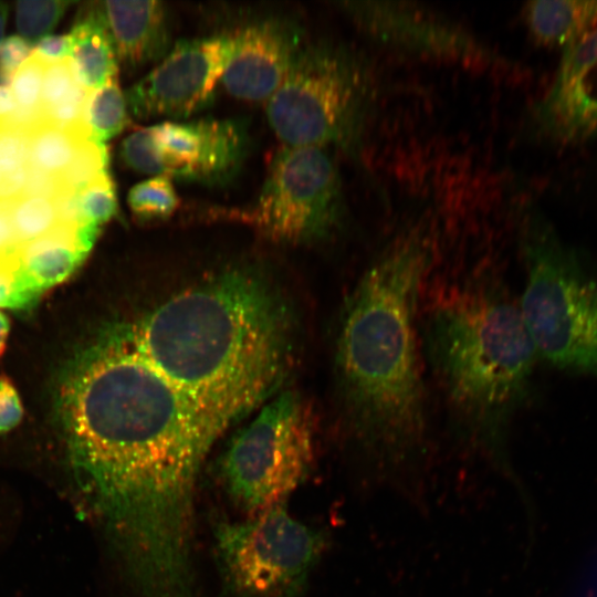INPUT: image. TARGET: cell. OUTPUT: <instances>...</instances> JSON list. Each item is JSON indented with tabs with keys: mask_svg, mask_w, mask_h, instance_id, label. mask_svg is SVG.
<instances>
[{
	"mask_svg": "<svg viewBox=\"0 0 597 597\" xmlns=\"http://www.w3.org/2000/svg\"><path fill=\"white\" fill-rule=\"evenodd\" d=\"M84 139L87 138L42 122L30 132L29 166L60 177Z\"/></svg>",
	"mask_w": 597,
	"mask_h": 597,
	"instance_id": "cell-20",
	"label": "cell"
},
{
	"mask_svg": "<svg viewBox=\"0 0 597 597\" xmlns=\"http://www.w3.org/2000/svg\"><path fill=\"white\" fill-rule=\"evenodd\" d=\"M30 302L18 283L17 273L0 266V307L22 308Z\"/></svg>",
	"mask_w": 597,
	"mask_h": 597,
	"instance_id": "cell-34",
	"label": "cell"
},
{
	"mask_svg": "<svg viewBox=\"0 0 597 597\" xmlns=\"http://www.w3.org/2000/svg\"><path fill=\"white\" fill-rule=\"evenodd\" d=\"M33 46L20 35H11L0 44V84H11L20 65L30 56Z\"/></svg>",
	"mask_w": 597,
	"mask_h": 597,
	"instance_id": "cell-30",
	"label": "cell"
},
{
	"mask_svg": "<svg viewBox=\"0 0 597 597\" xmlns=\"http://www.w3.org/2000/svg\"><path fill=\"white\" fill-rule=\"evenodd\" d=\"M55 407L75 489L138 597H195V490L222 434L121 323L64 365Z\"/></svg>",
	"mask_w": 597,
	"mask_h": 597,
	"instance_id": "cell-1",
	"label": "cell"
},
{
	"mask_svg": "<svg viewBox=\"0 0 597 597\" xmlns=\"http://www.w3.org/2000/svg\"><path fill=\"white\" fill-rule=\"evenodd\" d=\"M59 176L29 166L21 197L53 199L61 190Z\"/></svg>",
	"mask_w": 597,
	"mask_h": 597,
	"instance_id": "cell-32",
	"label": "cell"
},
{
	"mask_svg": "<svg viewBox=\"0 0 597 597\" xmlns=\"http://www.w3.org/2000/svg\"><path fill=\"white\" fill-rule=\"evenodd\" d=\"M421 318V352L462 436L511 475L509 429L537 358L520 306L494 285L469 282L444 290Z\"/></svg>",
	"mask_w": 597,
	"mask_h": 597,
	"instance_id": "cell-4",
	"label": "cell"
},
{
	"mask_svg": "<svg viewBox=\"0 0 597 597\" xmlns=\"http://www.w3.org/2000/svg\"><path fill=\"white\" fill-rule=\"evenodd\" d=\"M46 65L41 57L31 53L17 70L10 84L17 109L42 115L40 101Z\"/></svg>",
	"mask_w": 597,
	"mask_h": 597,
	"instance_id": "cell-26",
	"label": "cell"
},
{
	"mask_svg": "<svg viewBox=\"0 0 597 597\" xmlns=\"http://www.w3.org/2000/svg\"><path fill=\"white\" fill-rule=\"evenodd\" d=\"M70 50L71 41L69 34L49 35L33 46L32 53L49 64L69 57Z\"/></svg>",
	"mask_w": 597,
	"mask_h": 597,
	"instance_id": "cell-35",
	"label": "cell"
},
{
	"mask_svg": "<svg viewBox=\"0 0 597 597\" xmlns=\"http://www.w3.org/2000/svg\"><path fill=\"white\" fill-rule=\"evenodd\" d=\"M84 121L90 138L102 144L125 129L129 123V113L117 76L88 91Z\"/></svg>",
	"mask_w": 597,
	"mask_h": 597,
	"instance_id": "cell-19",
	"label": "cell"
},
{
	"mask_svg": "<svg viewBox=\"0 0 597 597\" xmlns=\"http://www.w3.org/2000/svg\"><path fill=\"white\" fill-rule=\"evenodd\" d=\"M108 161L106 144L94 142L91 138L82 140L77 145L71 163L60 175L62 187L80 192L108 171Z\"/></svg>",
	"mask_w": 597,
	"mask_h": 597,
	"instance_id": "cell-24",
	"label": "cell"
},
{
	"mask_svg": "<svg viewBox=\"0 0 597 597\" xmlns=\"http://www.w3.org/2000/svg\"><path fill=\"white\" fill-rule=\"evenodd\" d=\"M81 217L84 223L101 227L117 211L115 186L108 171L78 192Z\"/></svg>",
	"mask_w": 597,
	"mask_h": 597,
	"instance_id": "cell-25",
	"label": "cell"
},
{
	"mask_svg": "<svg viewBox=\"0 0 597 597\" xmlns=\"http://www.w3.org/2000/svg\"><path fill=\"white\" fill-rule=\"evenodd\" d=\"M232 49L221 82L233 97L266 102L282 84L303 43L290 19L265 18L231 32Z\"/></svg>",
	"mask_w": 597,
	"mask_h": 597,
	"instance_id": "cell-14",
	"label": "cell"
},
{
	"mask_svg": "<svg viewBox=\"0 0 597 597\" xmlns=\"http://www.w3.org/2000/svg\"><path fill=\"white\" fill-rule=\"evenodd\" d=\"M346 201L339 169L327 148L281 146L270 160L245 219L262 235L290 244L315 243L339 230Z\"/></svg>",
	"mask_w": 597,
	"mask_h": 597,
	"instance_id": "cell-9",
	"label": "cell"
},
{
	"mask_svg": "<svg viewBox=\"0 0 597 597\" xmlns=\"http://www.w3.org/2000/svg\"><path fill=\"white\" fill-rule=\"evenodd\" d=\"M77 82L70 57L49 63L45 67L40 108L43 114L61 102Z\"/></svg>",
	"mask_w": 597,
	"mask_h": 597,
	"instance_id": "cell-27",
	"label": "cell"
},
{
	"mask_svg": "<svg viewBox=\"0 0 597 597\" xmlns=\"http://www.w3.org/2000/svg\"><path fill=\"white\" fill-rule=\"evenodd\" d=\"M214 547L226 597H298L326 548L324 533L282 504L221 522Z\"/></svg>",
	"mask_w": 597,
	"mask_h": 597,
	"instance_id": "cell-8",
	"label": "cell"
},
{
	"mask_svg": "<svg viewBox=\"0 0 597 597\" xmlns=\"http://www.w3.org/2000/svg\"><path fill=\"white\" fill-rule=\"evenodd\" d=\"M28 167L0 165V200H15L21 197Z\"/></svg>",
	"mask_w": 597,
	"mask_h": 597,
	"instance_id": "cell-36",
	"label": "cell"
},
{
	"mask_svg": "<svg viewBox=\"0 0 597 597\" xmlns=\"http://www.w3.org/2000/svg\"><path fill=\"white\" fill-rule=\"evenodd\" d=\"M13 201L0 200V266L17 273L20 244L12 223Z\"/></svg>",
	"mask_w": 597,
	"mask_h": 597,
	"instance_id": "cell-29",
	"label": "cell"
},
{
	"mask_svg": "<svg viewBox=\"0 0 597 597\" xmlns=\"http://www.w3.org/2000/svg\"><path fill=\"white\" fill-rule=\"evenodd\" d=\"M23 417L19 395L6 377H0V433L12 430Z\"/></svg>",
	"mask_w": 597,
	"mask_h": 597,
	"instance_id": "cell-31",
	"label": "cell"
},
{
	"mask_svg": "<svg viewBox=\"0 0 597 597\" xmlns=\"http://www.w3.org/2000/svg\"><path fill=\"white\" fill-rule=\"evenodd\" d=\"M8 15V3L0 2V44L2 43Z\"/></svg>",
	"mask_w": 597,
	"mask_h": 597,
	"instance_id": "cell-39",
	"label": "cell"
},
{
	"mask_svg": "<svg viewBox=\"0 0 597 597\" xmlns=\"http://www.w3.org/2000/svg\"><path fill=\"white\" fill-rule=\"evenodd\" d=\"M179 203L172 180L164 176H150L135 184L127 193L130 211L142 221L168 219Z\"/></svg>",
	"mask_w": 597,
	"mask_h": 597,
	"instance_id": "cell-21",
	"label": "cell"
},
{
	"mask_svg": "<svg viewBox=\"0 0 597 597\" xmlns=\"http://www.w3.org/2000/svg\"><path fill=\"white\" fill-rule=\"evenodd\" d=\"M15 109V102L9 85L0 84V119L10 116Z\"/></svg>",
	"mask_w": 597,
	"mask_h": 597,
	"instance_id": "cell-37",
	"label": "cell"
},
{
	"mask_svg": "<svg viewBox=\"0 0 597 597\" xmlns=\"http://www.w3.org/2000/svg\"><path fill=\"white\" fill-rule=\"evenodd\" d=\"M121 324L221 433L273 397L292 363V313L264 275L245 268L188 285Z\"/></svg>",
	"mask_w": 597,
	"mask_h": 597,
	"instance_id": "cell-2",
	"label": "cell"
},
{
	"mask_svg": "<svg viewBox=\"0 0 597 597\" xmlns=\"http://www.w3.org/2000/svg\"><path fill=\"white\" fill-rule=\"evenodd\" d=\"M523 19L536 42L563 50L597 24V1H530L523 8Z\"/></svg>",
	"mask_w": 597,
	"mask_h": 597,
	"instance_id": "cell-18",
	"label": "cell"
},
{
	"mask_svg": "<svg viewBox=\"0 0 597 597\" xmlns=\"http://www.w3.org/2000/svg\"><path fill=\"white\" fill-rule=\"evenodd\" d=\"M232 49L231 32L180 40L126 92L129 115L138 121H186L214 97Z\"/></svg>",
	"mask_w": 597,
	"mask_h": 597,
	"instance_id": "cell-12",
	"label": "cell"
},
{
	"mask_svg": "<svg viewBox=\"0 0 597 597\" xmlns=\"http://www.w3.org/2000/svg\"><path fill=\"white\" fill-rule=\"evenodd\" d=\"M9 331H10L9 320L2 312H0V356L3 354L6 349Z\"/></svg>",
	"mask_w": 597,
	"mask_h": 597,
	"instance_id": "cell-38",
	"label": "cell"
},
{
	"mask_svg": "<svg viewBox=\"0 0 597 597\" xmlns=\"http://www.w3.org/2000/svg\"><path fill=\"white\" fill-rule=\"evenodd\" d=\"M534 121L541 133L563 144L597 137V24L563 49Z\"/></svg>",
	"mask_w": 597,
	"mask_h": 597,
	"instance_id": "cell-13",
	"label": "cell"
},
{
	"mask_svg": "<svg viewBox=\"0 0 597 597\" xmlns=\"http://www.w3.org/2000/svg\"><path fill=\"white\" fill-rule=\"evenodd\" d=\"M434 259L428 228L399 233L371 261L343 302L334 371L354 450L394 473L423 451L427 434L418 312Z\"/></svg>",
	"mask_w": 597,
	"mask_h": 597,
	"instance_id": "cell-3",
	"label": "cell"
},
{
	"mask_svg": "<svg viewBox=\"0 0 597 597\" xmlns=\"http://www.w3.org/2000/svg\"><path fill=\"white\" fill-rule=\"evenodd\" d=\"M77 229L59 224L44 237L20 248L18 283L34 301L43 291L65 281L85 259Z\"/></svg>",
	"mask_w": 597,
	"mask_h": 597,
	"instance_id": "cell-16",
	"label": "cell"
},
{
	"mask_svg": "<svg viewBox=\"0 0 597 597\" xmlns=\"http://www.w3.org/2000/svg\"><path fill=\"white\" fill-rule=\"evenodd\" d=\"M70 4L63 0L15 2V24L20 36L34 46L49 36Z\"/></svg>",
	"mask_w": 597,
	"mask_h": 597,
	"instance_id": "cell-23",
	"label": "cell"
},
{
	"mask_svg": "<svg viewBox=\"0 0 597 597\" xmlns=\"http://www.w3.org/2000/svg\"><path fill=\"white\" fill-rule=\"evenodd\" d=\"M69 36V57L77 81L87 91L117 76L118 57L97 2L78 10Z\"/></svg>",
	"mask_w": 597,
	"mask_h": 597,
	"instance_id": "cell-17",
	"label": "cell"
},
{
	"mask_svg": "<svg viewBox=\"0 0 597 597\" xmlns=\"http://www.w3.org/2000/svg\"><path fill=\"white\" fill-rule=\"evenodd\" d=\"M248 144L245 126L235 119L161 121L126 136L119 158L149 177L220 186L239 172Z\"/></svg>",
	"mask_w": 597,
	"mask_h": 597,
	"instance_id": "cell-10",
	"label": "cell"
},
{
	"mask_svg": "<svg viewBox=\"0 0 597 597\" xmlns=\"http://www.w3.org/2000/svg\"><path fill=\"white\" fill-rule=\"evenodd\" d=\"M118 62L130 70L159 63L172 48L168 9L161 1H100Z\"/></svg>",
	"mask_w": 597,
	"mask_h": 597,
	"instance_id": "cell-15",
	"label": "cell"
},
{
	"mask_svg": "<svg viewBox=\"0 0 597 597\" xmlns=\"http://www.w3.org/2000/svg\"><path fill=\"white\" fill-rule=\"evenodd\" d=\"M12 223L20 248L38 240L59 226L51 199L20 197L13 201Z\"/></svg>",
	"mask_w": 597,
	"mask_h": 597,
	"instance_id": "cell-22",
	"label": "cell"
},
{
	"mask_svg": "<svg viewBox=\"0 0 597 597\" xmlns=\"http://www.w3.org/2000/svg\"><path fill=\"white\" fill-rule=\"evenodd\" d=\"M376 102L377 81L364 56L342 43L316 41L302 46L266 101V118L283 146L334 147L364 168Z\"/></svg>",
	"mask_w": 597,
	"mask_h": 597,
	"instance_id": "cell-5",
	"label": "cell"
},
{
	"mask_svg": "<svg viewBox=\"0 0 597 597\" xmlns=\"http://www.w3.org/2000/svg\"><path fill=\"white\" fill-rule=\"evenodd\" d=\"M314 431L308 408L291 390L270 398L219 461L230 500L251 515L282 504L308 475Z\"/></svg>",
	"mask_w": 597,
	"mask_h": 597,
	"instance_id": "cell-7",
	"label": "cell"
},
{
	"mask_svg": "<svg viewBox=\"0 0 597 597\" xmlns=\"http://www.w3.org/2000/svg\"><path fill=\"white\" fill-rule=\"evenodd\" d=\"M370 40L423 60L479 71L504 70L507 61L460 22L415 2L336 3Z\"/></svg>",
	"mask_w": 597,
	"mask_h": 597,
	"instance_id": "cell-11",
	"label": "cell"
},
{
	"mask_svg": "<svg viewBox=\"0 0 597 597\" xmlns=\"http://www.w3.org/2000/svg\"><path fill=\"white\" fill-rule=\"evenodd\" d=\"M59 224L78 228L83 222L80 211L78 192L62 188L52 199Z\"/></svg>",
	"mask_w": 597,
	"mask_h": 597,
	"instance_id": "cell-33",
	"label": "cell"
},
{
	"mask_svg": "<svg viewBox=\"0 0 597 597\" xmlns=\"http://www.w3.org/2000/svg\"><path fill=\"white\" fill-rule=\"evenodd\" d=\"M520 311L537 357L597 378V280L535 207L523 212Z\"/></svg>",
	"mask_w": 597,
	"mask_h": 597,
	"instance_id": "cell-6",
	"label": "cell"
},
{
	"mask_svg": "<svg viewBox=\"0 0 597 597\" xmlns=\"http://www.w3.org/2000/svg\"><path fill=\"white\" fill-rule=\"evenodd\" d=\"M30 133L0 123V165L29 166Z\"/></svg>",
	"mask_w": 597,
	"mask_h": 597,
	"instance_id": "cell-28",
	"label": "cell"
}]
</instances>
